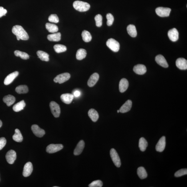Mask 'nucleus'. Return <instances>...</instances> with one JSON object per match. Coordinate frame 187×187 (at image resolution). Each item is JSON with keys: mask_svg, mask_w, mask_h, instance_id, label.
<instances>
[{"mask_svg": "<svg viewBox=\"0 0 187 187\" xmlns=\"http://www.w3.org/2000/svg\"><path fill=\"white\" fill-rule=\"evenodd\" d=\"M12 32L16 36L17 39L19 41L20 39L23 40H27L29 39L27 33L22 26L16 25L12 28Z\"/></svg>", "mask_w": 187, "mask_h": 187, "instance_id": "f257e3e1", "label": "nucleus"}, {"mask_svg": "<svg viewBox=\"0 0 187 187\" xmlns=\"http://www.w3.org/2000/svg\"><path fill=\"white\" fill-rule=\"evenodd\" d=\"M74 8L80 12H84L88 11L90 8V5L86 2L81 1H76L73 3Z\"/></svg>", "mask_w": 187, "mask_h": 187, "instance_id": "f03ea898", "label": "nucleus"}, {"mask_svg": "<svg viewBox=\"0 0 187 187\" xmlns=\"http://www.w3.org/2000/svg\"><path fill=\"white\" fill-rule=\"evenodd\" d=\"M107 47L114 52H117L120 50V45L118 42L112 38L109 39L106 43Z\"/></svg>", "mask_w": 187, "mask_h": 187, "instance_id": "7ed1b4c3", "label": "nucleus"}, {"mask_svg": "<svg viewBox=\"0 0 187 187\" xmlns=\"http://www.w3.org/2000/svg\"><path fill=\"white\" fill-rule=\"evenodd\" d=\"M110 155L115 166L117 167H120L121 165V161L116 150L113 148L111 149L110 151Z\"/></svg>", "mask_w": 187, "mask_h": 187, "instance_id": "20e7f679", "label": "nucleus"}, {"mask_svg": "<svg viewBox=\"0 0 187 187\" xmlns=\"http://www.w3.org/2000/svg\"><path fill=\"white\" fill-rule=\"evenodd\" d=\"M50 107L54 117H59L61 112L59 106L55 102L52 101L50 102Z\"/></svg>", "mask_w": 187, "mask_h": 187, "instance_id": "39448f33", "label": "nucleus"}, {"mask_svg": "<svg viewBox=\"0 0 187 187\" xmlns=\"http://www.w3.org/2000/svg\"><path fill=\"white\" fill-rule=\"evenodd\" d=\"M156 14L161 17H168L170 15L171 9L169 8L158 7L155 10Z\"/></svg>", "mask_w": 187, "mask_h": 187, "instance_id": "423d86ee", "label": "nucleus"}, {"mask_svg": "<svg viewBox=\"0 0 187 187\" xmlns=\"http://www.w3.org/2000/svg\"><path fill=\"white\" fill-rule=\"evenodd\" d=\"M70 78V74L68 73H64L59 74L54 79V81L56 83L62 84L67 81Z\"/></svg>", "mask_w": 187, "mask_h": 187, "instance_id": "0eeeda50", "label": "nucleus"}, {"mask_svg": "<svg viewBox=\"0 0 187 187\" xmlns=\"http://www.w3.org/2000/svg\"><path fill=\"white\" fill-rule=\"evenodd\" d=\"M63 147L62 144H51L48 145L46 148V151L49 153H54L63 149Z\"/></svg>", "mask_w": 187, "mask_h": 187, "instance_id": "6e6552de", "label": "nucleus"}, {"mask_svg": "<svg viewBox=\"0 0 187 187\" xmlns=\"http://www.w3.org/2000/svg\"><path fill=\"white\" fill-rule=\"evenodd\" d=\"M6 158L8 163L10 164H12L16 160V153L13 150H10L6 153Z\"/></svg>", "mask_w": 187, "mask_h": 187, "instance_id": "1a4fd4ad", "label": "nucleus"}, {"mask_svg": "<svg viewBox=\"0 0 187 187\" xmlns=\"http://www.w3.org/2000/svg\"><path fill=\"white\" fill-rule=\"evenodd\" d=\"M166 137L163 136L161 138L156 146V150L158 152H162L165 149L166 146Z\"/></svg>", "mask_w": 187, "mask_h": 187, "instance_id": "9d476101", "label": "nucleus"}, {"mask_svg": "<svg viewBox=\"0 0 187 187\" xmlns=\"http://www.w3.org/2000/svg\"><path fill=\"white\" fill-rule=\"evenodd\" d=\"M31 129L33 134L38 137H42L45 134V130L40 128L37 125H32Z\"/></svg>", "mask_w": 187, "mask_h": 187, "instance_id": "9b49d317", "label": "nucleus"}, {"mask_svg": "<svg viewBox=\"0 0 187 187\" xmlns=\"http://www.w3.org/2000/svg\"><path fill=\"white\" fill-rule=\"evenodd\" d=\"M33 170L32 164L30 162H27L24 165L23 171V175L25 177L30 176L31 175Z\"/></svg>", "mask_w": 187, "mask_h": 187, "instance_id": "f8f14e48", "label": "nucleus"}, {"mask_svg": "<svg viewBox=\"0 0 187 187\" xmlns=\"http://www.w3.org/2000/svg\"><path fill=\"white\" fill-rule=\"evenodd\" d=\"M168 35L169 39L173 42L176 41L178 39L179 33L177 30L173 28L169 31Z\"/></svg>", "mask_w": 187, "mask_h": 187, "instance_id": "ddd939ff", "label": "nucleus"}, {"mask_svg": "<svg viewBox=\"0 0 187 187\" xmlns=\"http://www.w3.org/2000/svg\"><path fill=\"white\" fill-rule=\"evenodd\" d=\"M19 74L18 72L17 71H15L13 73L9 74L5 79L4 84L5 85H7L11 84L17 77L19 75Z\"/></svg>", "mask_w": 187, "mask_h": 187, "instance_id": "4468645a", "label": "nucleus"}, {"mask_svg": "<svg viewBox=\"0 0 187 187\" xmlns=\"http://www.w3.org/2000/svg\"><path fill=\"white\" fill-rule=\"evenodd\" d=\"M177 67L181 70H186L187 69V61L184 58H179L176 62Z\"/></svg>", "mask_w": 187, "mask_h": 187, "instance_id": "2eb2a0df", "label": "nucleus"}, {"mask_svg": "<svg viewBox=\"0 0 187 187\" xmlns=\"http://www.w3.org/2000/svg\"><path fill=\"white\" fill-rule=\"evenodd\" d=\"M61 101L64 103L69 104L71 103L74 98V96L73 94L70 93L64 94L60 96Z\"/></svg>", "mask_w": 187, "mask_h": 187, "instance_id": "dca6fc26", "label": "nucleus"}, {"mask_svg": "<svg viewBox=\"0 0 187 187\" xmlns=\"http://www.w3.org/2000/svg\"><path fill=\"white\" fill-rule=\"evenodd\" d=\"M156 62L161 66L164 68L168 67V65L166 59L163 56L161 55H157L155 58Z\"/></svg>", "mask_w": 187, "mask_h": 187, "instance_id": "f3484780", "label": "nucleus"}, {"mask_svg": "<svg viewBox=\"0 0 187 187\" xmlns=\"http://www.w3.org/2000/svg\"><path fill=\"white\" fill-rule=\"evenodd\" d=\"M133 70L136 74L142 75L146 72L147 69L144 65L138 64L134 66Z\"/></svg>", "mask_w": 187, "mask_h": 187, "instance_id": "a211bd4d", "label": "nucleus"}, {"mask_svg": "<svg viewBox=\"0 0 187 187\" xmlns=\"http://www.w3.org/2000/svg\"><path fill=\"white\" fill-rule=\"evenodd\" d=\"M99 79V75L98 73H95L92 74L88 80V86L90 87L94 86L98 81Z\"/></svg>", "mask_w": 187, "mask_h": 187, "instance_id": "6ab92c4d", "label": "nucleus"}, {"mask_svg": "<svg viewBox=\"0 0 187 187\" xmlns=\"http://www.w3.org/2000/svg\"><path fill=\"white\" fill-rule=\"evenodd\" d=\"M132 106V101L130 100H128L120 108V112L121 113H125L128 112L131 109Z\"/></svg>", "mask_w": 187, "mask_h": 187, "instance_id": "aec40b11", "label": "nucleus"}, {"mask_svg": "<svg viewBox=\"0 0 187 187\" xmlns=\"http://www.w3.org/2000/svg\"><path fill=\"white\" fill-rule=\"evenodd\" d=\"M85 147V142L83 140L79 142L74 149V154L75 156L80 155L82 152Z\"/></svg>", "mask_w": 187, "mask_h": 187, "instance_id": "412c9836", "label": "nucleus"}, {"mask_svg": "<svg viewBox=\"0 0 187 187\" xmlns=\"http://www.w3.org/2000/svg\"><path fill=\"white\" fill-rule=\"evenodd\" d=\"M129 84L128 81L126 79L123 78L120 81L119 85V91L121 93H124L128 88Z\"/></svg>", "mask_w": 187, "mask_h": 187, "instance_id": "4be33fe9", "label": "nucleus"}, {"mask_svg": "<svg viewBox=\"0 0 187 187\" xmlns=\"http://www.w3.org/2000/svg\"><path fill=\"white\" fill-rule=\"evenodd\" d=\"M3 101L7 106H10L15 103L16 99L13 96L9 95L4 97Z\"/></svg>", "mask_w": 187, "mask_h": 187, "instance_id": "5701e85b", "label": "nucleus"}, {"mask_svg": "<svg viewBox=\"0 0 187 187\" xmlns=\"http://www.w3.org/2000/svg\"><path fill=\"white\" fill-rule=\"evenodd\" d=\"M88 115L92 121L94 122H96L99 118L98 112L94 109L89 110L88 112Z\"/></svg>", "mask_w": 187, "mask_h": 187, "instance_id": "b1692460", "label": "nucleus"}, {"mask_svg": "<svg viewBox=\"0 0 187 187\" xmlns=\"http://www.w3.org/2000/svg\"><path fill=\"white\" fill-rule=\"evenodd\" d=\"M47 39L51 41H59L61 40V33L58 32L48 35L47 36Z\"/></svg>", "mask_w": 187, "mask_h": 187, "instance_id": "393cba45", "label": "nucleus"}, {"mask_svg": "<svg viewBox=\"0 0 187 187\" xmlns=\"http://www.w3.org/2000/svg\"><path fill=\"white\" fill-rule=\"evenodd\" d=\"M127 30L128 33L132 37L135 38L137 36V33L136 29L134 25L130 24L127 27Z\"/></svg>", "mask_w": 187, "mask_h": 187, "instance_id": "a878e982", "label": "nucleus"}, {"mask_svg": "<svg viewBox=\"0 0 187 187\" xmlns=\"http://www.w3.org/2000/svg\"><path fill=\"white\" fill-rule=\"evenodd\" d=\"M25 106H26V104L24 101L22 100L14 105L13 109L15 112H18L23 110Z\"/></svg>", "mask_w": 187, "mask_h": 187, "instance_id": "bb28decb", "label": "nucleus"}, {"mask_svg": "<svg viewBox=\"0 0 187 187\" xmlns=\"http://www.w3.org/2000/svg\"><path fill=\"white\" fill-rule=\"evenodd\" d=\"M86 55V51L83 49H80L77 52L76 57L77 60H81L85 58Z\"/></svg>", "mask_w": 187, "mask_h": 187, "instance_id": "cd10ccee", "label": "nucleus"}, {"mask_svg": "<svg viewBox=\"0 0 187 187\" xmlns=\"http://www.w3.org/2000/svg\"><path fill=\"white\" fill-rule=\"evenodd\" d=\"M38 57L42 61H48L49 60V55L47 53L42 51H38L37 52Z\"/></svg>", "mask_w": 187, "mask_h": 187, "instance_id": "c85d7f7f", "label": "nucleus"}, {"mask_svg": "<svg viewBox=\"0 0 187 187\" xmlns=\"http://www.w3.org/2000/svg\"><path fill=\"white\" fill-rule=\"evenodd\" d=\"M45 27L48 31L50 33H55L58 31L57 25L50 23H47L45 24Z\"/></svg>", "mask_w": 187, "mask_h": 187, "instance_id": "c756f323", "label": "nucleus"}, {"mask_svg": "<svg viewBox=\"0 0 187 187\" xmlns=\"http://www.w3.org/2000/svg\"><path fill=\"white\" fill-rule=\"evenodd\" d=\"M148 142L144 138H140L139 141V147L142 152H144L148 146Z\"/></svg>", "mask_w": 187, "mask_h": 187, "instance_id": "7c9ffc66", "label": "nucleus"}, {"mask_svg": "<svg viewBox=\"0 0 187 187\" xmlns=\"http://www.w3.org/2000/svg\"><path fill=\"white\" fill-rule=\"evenodd\" d=\"M137 174L140 179H144L146 178L147 174L145 168L142 167H140L137 169Z\"/></svg>", "mask_w": 187, "mask_h": 187, "instance_id": "2f4dec72", "label": "nucleus"}, {"mask_svg": "<svg viewBox=\"0 0 187 187\" xmlns=\"http://www.w3.org/2000/svg\"><path fill=\"white\" fill-rule=\"evenodd\" d=\"M13 139L15 141L17 142H22L23 137L19 129H17L15 130V133L13 136Z\"/></svg>", "mask_w": 187, "mask_h": 187, "instance_id": "473e14b6", "label": "nucleus"}, {"mask_svg": "<svg viewBox=\"0 0 187 187\" xmlns=\"http://www.w3.org/2000/svg\"><path fill=\"white\" fill-rule=\"evenodd\" d=\"M15 91L19 94H26L29 91V89L26 85H20L16 87Z\"/></svg>", "mask_w": 187, "mask_h": 187, "instance_id": "72a5a7b5", "label": "nucleus"}, {"mask_svg": "<svg viewBox=\"0 0 187 187\" xmlns=\"http://www.w3.org/2000/svg\"><path fill=\"white\" fill-rule=\"evenodd\" d=\"M82 37L84 41L88 42L91 41L92 39L91 33L86 30H84L82 33Z\"/></svg>", "mask_w": 187, "mask_h": 187, "instance_id": "f704fd0d", "label": "nucleus"}, {"mask_svg": "<svg viewBox=\"0 0 187 187\" xmlns=\"http://www.w3.org/2000/svg\"><path fill=\"white\" fill-rule=\"evenodd\" d=\"M14 54L16 57L21 58L23 59L27 60L29 58V56L26 53L16 50L14 52Z\"/></svg>", "mask_w": 187, "mask_h": 187, "instance_id": "c9c22d12", "label": "nucleus"}, {"mask_svg": "<svg viewBox=\"0 0 187 187\" xmlns=\"http://www.w3.org/2000/svg\"><path fill=\"white\" fill-rule=\"evenodd\" d=\"M54 49L55 52L57 53L65 52L67 50V47L64 45L57 44L54 46Z\"/></svg>", "mask_w": 187, "mask_h": 187, "instance_id": "e433bc0d", "label": "nucleus"}, {"mask_svg": "<svg viewBox=\"0 0 187 187\" xmlns=\"http://www.w3.org/2000/svg\"><path fill=\"white\" fill-rule=\"evenodd\" d=\"M102 16L100 14L97 15L95 17V20L96 22V26L98 27H100L102 25Z\"/></svg>", "mask_w": 187, "mask_h": 187, "instance_id": "4c0bfd02", "label": "nucleus"}, {"mask_svg": "<svg viewBox=\"0 0 187 187\" xmlns=\"http://www.w3.org/2000/svg\"><path fill=\"white\" fill-rule=\"evenodd\" d=\"M106 19L107 20V24L108 26H111L113 24L114 20V18L111 13L107 14L106 15Z\"/></svg>", "mask_w": 187, "mask_h": 187, "instance_id": "58836bf2", "label": "nucleus"}, {"mask_svg": "<svg viewBox=\"0 0 187 187\" xmlns=\"http://www.w3.org/2000/svg\"><path fill=\"white\" fill-rule=\"evenodd\" d=\"M187 174V169H182L181 170H179L174 174L176 177H180L186 175Z\"/></svg>", "mask_w": 187, "mask_h": 187, "instance_id": "ea45409f", "label": "nucleus"}, {"mask_svg": "<svg viewBox=\"0 0 187 187\" xmlns=\"http://www.w3.org/2000/svg\"><path fill=\"white\" fill-rule=\"evenodd\" d=\"M103 183L101 180H96L92 182L89 184L88 186L89 187H102L103 186Z\"/></svg>", "mask_w": 187, "mask_h": 187, "instance_id": "a19ab883", "label": "nucleus"}, {"mask_svg": "<svg viewBox=\"0 0 187 187\" xmlns=\"http://www.w3.org/2000/svg\"><path fill=\"white\" fill-rule=\"evenodd\" d=\"M48 20L49 22L56 23H57L59 22V18L57 15L55 14L51 15L49 17Z\"/></svg>", "mask_w": 187, "mask_h": 187, "instance_id": "79ce46f5", "label": "nucleus"}, {"mask_svg": "<svg viewBox=\"0 0 187 187\" xmlns=\"http://www.w3.org/2000/svg\"><path fill=\"white\" fill-rule=\"evenodd\" d=\"M6 143V140L4 137L0 138V150H1L5 146Z\"/></svg>", "mask_w": 187, "mask_h": 187, "instance_id": "37998d69", "label": "nucleus"}, {"mask_svg": "<svg viewBox=\"0 0 187 187\" xmlns=\"http://www.w3.org/2000/svg\"><path fill=\"white\" fill-rule=\"evenodd\" d=\"M7 13L6 9H4L3 7H0V18L5 16Z\"/></svg>", "mask_w": 187, "mask_h": 187, "instance_id": "c03bdc74", "label": "nucleus"}, {"mask_svg": "<svg viewBox=\"0 0 187 187\" xmlns=\"http://www.w3.org/2000/svg\"><path fill=\"white\" fill-rule=\"evenodd\" d=\"M81 92L78 90H76L73 92V95L74 97H78L80 96L81 95Z\"/></svg>", "mask_w": 187, "mask_h": 187, "instance_id": "a18cd8bd", "label": "nucleus"}, {"mask_svg": "<svg viewBox=\"0 0 187 187\" xmlns=\"http://www.w3.org/2000/svg\"><path fill=\"white\" fill-rule=\"evenodd\" d=\"M2 125V121L0 120V128H1Z\"/></svg>", "mask_w": 187, "mask_h": 187, "instance_id": "49530a36", "label": "nucleus"}, {"mask_svg": "<svg viewBox=\"0 0 187 187\" xmlns=\"http://www.w3.org/2000/svg\"><path fill=\"white\" fill-rule=\"evenodd\" d=\"M117 112L118 113H119L120 112V111L119 110H118L117 111Z\"/></svg>", "mask_w": 187, "mask_h": 187, "instance_id": "de8ad7c7", "label": "nucleus"}]
</instances>
